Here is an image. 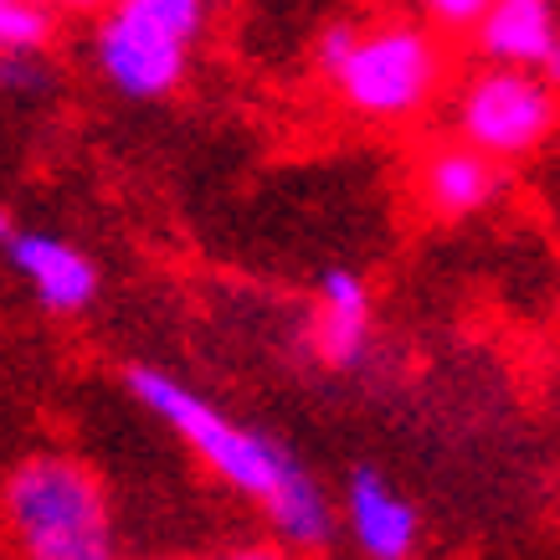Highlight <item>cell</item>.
I'll return each instance as SVG.
<instances>
[{
  "instance_id": "12",
  "label": "cell",
  "mask_w": 560,
  "mask_h": 560,
  "mask_svg": "<svg viewBox=\"0 0 560 560\" xmlns=\"http://www.w3.org/2000/svg\"><path fill=\"white\" fill-rule=\"evenodd\" d=\"M489 5L493 0H422L427 16L438 21V26H453V32H458V26H478Z\"/></svg>"
},
{
  "instance_id": "15",
  "label": "cell",
  "mask_w": 560,
  "mask_h": 560,
  "mask_svg": "<svg viewBox=\"0 0 560 560\" xmlns=\"http://www.w3.org/2000/svg\"><path fill=\"white\" fill-rule=\"evenodd\" d=\"M21 226H16V217H11V211H5V206H0V247H5V242L16 237Z\"/></svg>"
},
{
  "instance_id": "3",
  "label": "cell",
  "mask_w": 560,
  "mask_h": 560,
  "mask_svg": "<svg viewBox=\"0 0 560 560\" xmlns=\"http://www.w3.org/2000/svg\"><path fill=\"white\" fill-rule=\"evenodd\" d=\"M319 72L360 119H411L442 88V47L417 21H335L319 36Z\"/></svg>"
},
{
  "instance_id": "16",
  "label": "cell",
  "mask_w": 560,
  "mask_h": 560,
  "mask_svg": "<svg viewBox=\"0 0 560 560\" xmlns=\"http://www.w3.org/2000/svg\"><path fill=\"white\" fill-rule=\"evenodd\" d=\"M62 5H88V0H62Z\"/></svg>"
},
{
  "instance_id": "9",
  "label": "cell",
  "mask_w": 560,
  "mask_h": 560,
  "mask_svg": "<svg viewBox=\"0 0 560 560\" xmlns=\"http://www.w3.org/2000/svg\"><path fill=\"white\" fill-rule=\"evenodd\" d=\"M314 355L335 371H355L371 350V289L350 268H329L319 278L314 299V324H308Z\"/></svg>"
},
{
  "instance_id": "1",
  "label": "cell",
  "mask_w": 560,
  "mask_h": 560,
  "mask_svg": "<svg viewBox=\"0 0 560 560\" xmlns=\"http://www.w3.org/2000/svg\"><path fill=\"white\" fill-rule=\"evenodd\" d=\"M124 386L150 417L171 427L226 489L253 499L257 510L268 514L283 550H324L335 540L340 514H335L324 483L299 463L289 442L226 417L211 396H201L196 386H186L180 375L160 371V365H129Z\"/></svg>"
},
{
  "instance_id": "6",
  "label": "cell",
  "mask_w": 560,
  "mask_h": 560,
  "mask_svg": "<svg viewBox=\"0 0 560 560\" xmlns=\"http://www.w3.org/2000/svg\"><path fill=\"white\" fill-rule=\"evenodd\" d=\"M5 257L16 278L32 289V299L51 314H83L93 299H98V262L72 247L68 237L57 232H36V226H21L16 237L5 242Z\"/></svg>"
},
{
  "instance_id": "11",
  "label": "cell",
  "mask_w": 560,
  "mask_h": 560,
  "mask_svg": "<svg viewBox=\"0 0 560 560\" xmlns=\"http://www.w3.org/2000/svg\"><path fill=\"white\" fill-rule=\"evenodd\" d=\"M51 36V11L42 0H0V57H36Z\"/></svg>"
},
{
  "instance_id": "8",
  "label": "cell",
  "mask_w": 560,
  "mask_h": 560,
  "mask_svg": "<svg viewBox=\"0 0 560 560\" xmlns=\"http://www.w3.org/2000/svg\"><path fill=\"white\" fill-rule=\"evenodd\" d=\"M340 520L365 560H411L417 535H422V520L411 510V499L375 468H355L345 478Z\"/></svg>"
},
{
  "instance_id": "4",
  "label": "cell",
  "mask_w": 560,
  "mask_h": 560,
  "mask_svg": "<svg viewBox=\"0 0 560 560\" xmlns=\"http://www.w3.org/2000/svg\"><path fill=\"white\" fill-rule=\"evenodd\" d=\"M211 0H114L98 21L93 57L124 98H165L206 32Z\"/></svg>"
},
{
  "instance_id": "10",
  "label": "cell",
  "mask_w": 560,
  "mask_h": 560,
  "mask_svg": "<svg viewBox=\"0 0 560 560\" xmlns=\"http://www.w3.org/2000/svg\"><path fill=\"white\" fill-rule=\"evenodd\" d=\"M499 190V171H493L489 154L468 150V144H442V150L427 154L422 165V201L438 211V217H474L493 201Z\"/></svg>"
},
{
  "instance_id": "2",
  "label": "cell",
  "mask_w": 560,
  "mask_h": 560,
  "mask_svg": "<svg viewBox=\"0 0 560 560\" xmlns=\"http://www.w3.org/2000/svg\"><path fill=\"white\" fill-rule=\"evenodd\" d=\"M16 560H119V525L98 474L72 453H32L0 483Z\"/></svg>"
},
{
  "instance_id": "7",
  "label": "cell",
  "mask_w": 560,
  "mask_h": 560,
  "mask_svg": "<svg viewBox=\"0 0 560 560\" xmlns=\"http://www.w3.org/2000/svg\"><path fill=\"white\" fill-rule=\"evenodd\" d=\"M478 32L489 68H520L545 83H560V11L556 0H493Z\"/></svg>"
},
{
  "instance_id": "5",
  "label": "cell",
  "mask_w": 560,
  "mask_h": 560,
  "mask_svg": "<svg viewBox=\"0 0 560 560\" xmlns=\"http://www.w3.org/2000/svg\"><path fill=\"white\" fill-rule=\"evenodd\" d=\"M560 119L556 83L520 68H483L458 93V135L489 160L540 150Z\"/></svg>"
},
{
  "instance_id": "13",
  "label": "cell",
  "mask_w": 560,
  "mask_h": 560,
  "mask_svg": "<svg viewBox=\"0 0 560 560\" xmlns=\"http://www.w3.org/2000/svg\"><path fill=\"white\" fill-rule=\"evenodd\" d=\"M47 83V68L36 57H0V88H16V93H32V88Z\"/></svg>"
},
{
  "instance_id": "14",
  "label": "cell",
  "mask_w": 560,
  "mask_h": 560,
  "mask_svg": "<svg viewBox=\"0 0 560 560\" xmlns=\"http://www.w3.org/2000/svg\"><path fill=\"white\" fill-rule=\"evenodd\" d=\"M226 560H293V550H283V545H242Z\"/></svg>"
}]
</instances>
